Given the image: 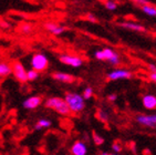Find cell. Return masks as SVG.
I'll list each match as a JSON object with an SVG mask.
<instances>
[{"instance_id": "cell-1", "label": "cell", "mask_w": 156, "mask_h": 155, "mask_svg": "<svg viewBox=\"0 0 156 155\" xmlns=\"http://www.w3.org/2000/svg\"><path fill=\"white\" fill-rule=\"evenodd\" d=\"M44 106L48 107V109H51V110H54L57 113L61 114V115L68 116L71 114V110H70L66 100L62 98H59V96H52V98L47 99L44 102Z\"/></svg>"}, {"instance_id": "cell-2", "label": "cell", "mask_w": 156, "mask_h": 155, "mask_svg": "<svg viewBox=\"0 0 156 155\" xmlns=\"http://www.w3.org/2000/svg\"><path fill=\"white\" fill-rule=\"evenodd\" d=\"M64 100L69 105L70 110L73 113H80L85 107V100L83 96L75 92H66Z\"/></svg>"}, {"instance_id": "cell-3", "label": "cell", "mask_w": 156, "mask_h": 155, "mask_svg": "<svg viewBox=\"0 0 156 155\" xmlns=\"http://www.w3.org/2000/svg\"><path fill=\"white\" fill-rule=\"evenodd\" d=\"M31 68L33 70H36L40 73L43 72L44 70H47V68L49 67V60L47 58V56L43 53H34L31 58Z\"/></svg>"}, {"instance_id": "cell-4", "label": "cell", "mask_w": 156, "mask_h": 155, "mask_svg": "<svg viewBox=\"0 0 156 155\" xmlns=\"http://www.w3.org/2000/svg\"><path fill=\"white\" fill-rule=\"evenodd\" d=\"M12 66V74L13 77L19 81V82H27L28 78H27V71H26V68L23 67V64L20 62V61H15V62L11 64Z\"/></svg>"}, {"instance_id": "cell-5", "label": "cell", "mask_w": 156, "mask_h": 155, "mask_svg": "<svg viewBox=\"0 0 156 155\" xmlns=\"http://www.w3.org/2000/svg\"><path fill=\"white\" fill-rule=\"evenodd\" d=\"M59 60L61 63L70 66L72 68H80L83 64V60L78 56H72V54H61Z\"/></svg>"}, {"instance_id": "cell-6", "label": "cell", "mask_w": 156, "mask_h": 155, "mask_svg": "<svg viewBox=\"0 0 156 155\" xmlns=\"http://www.w3.org/2000/svg\"><path fill=\"white\" fill-rule=\"evenodd\" d=\"M136 122L142 126L150 128H156V114H140L136 116Z\"/></svg>"}, {"instance_id": "cell-7", "label": "cell", "mask_w": 156, "mask_h": 155, "mask_svg": "<svg viewBox=\"0 0 156 155\" xmlns=\"http://www.w3.org/2000/svg\"><path fill=\"white\" fill-rule=\"evenodd\" d=\"M133 77L132 72L125 69H116L114 71H111L108 73V79L112 81H117V80H125V79H131Z\"/></svg>"}, {"instance_id": "cell-8", "label": "cell", "mask_w": 156, "mask_h": 155, "mask_svg": "<svg viewBox=\"0 0 156 155\" xmlns=\"http://www.w3.org/2000/svg\"><path fill=\"white\" fill-rule=\"evenodd\" d=\"M115 54H116V52H114L112 49L105 48V49H102V50L95 51L94 57L98 60H100V61H108V62H110V60L114 57Z\"/></svg>"}, {"instance_id": "cell-9", "label": "cell", "mask_w": 156, "mask_h": 155, "mask_svg": "<svg viewBox=\"0 0 156 155\" xmlns=\"http://www.w3.org/2000/svg\"><path fill=\"white\" fill-rule=\"evenodd\" d=\"M42 103V98L39 96H34L28 98L27 100H24L23 103H22V106L27 110H34L37 107L41 105Z\"/></svg>"}, {"instance_id": "cell-10", "label": "cell", "mask_w": 156, "mask_h": 155, "mask_svg": "<svg viewBox=\"0 0 156 155\" xmlns=\"http://www.w3.org/2000/svg\"><path fill=\"white\" fill-rule=\"evenodd\" d=\"M71 154L72 155H87V144L82 141H75L71 146Z\"/></svg>"}, {"instance_id": "cell-11", "label": "cell", "mask_w": 156, "mask_h": 155, "mask_svg": "<svg viewBox=\"0 0 156 155\" xmlns=\"http://www.w3.org/2000/svg\"><path fill=\"white\" fill-rule=\"evenodd\" d=\"M43 27L47 31H49L50 33H52L53 36H60L62 34L64 31H66V28L60 26L58 23H54V22H45L43 24Z\"/></svg>"}, {"instance_id": "cell-12", "label": "cell", "mask_w": 156, "mask_h": 155, "mask_svg": "<svg viewBox=\"0 0 156 155\" xmlns=\"http://www.w3.org/2000/svg\"><path fill=\"white\" fill-rule=\"evenodd\" d=\"M52 78L55 81L62 82V83H73L75 81V78L69 73H64V72H53Z\"/></svg>"}, {"instance_id": "cell-13", "label": "cell", "mask_w": 156, "mask_h": 155, "mask_svg": "<svg viewBox=\"0 0 156 155\" xmlns=\"http://www.w3.org/2000/svg\"><path fill=\"white\" fill-rule=\"evenodd\" d=\"M143 106L147 110H155L156 109V96L155 94H145L142 98Z\"/></svg>"}, {"instance_id": "cell-14", "label": "cell", "mask_w": 156, "mask_h": 155, "mask_svg": "<svg viewBox=\"0 0 156 155\" xmlns=\"http://www.w3.org/2000/svg\"><path fill=\"white\" fill-rule=\"evenodd\" d=\"M119 26L125 29L133 30V31H138V32H144L145 28L142 24L137 23V22H131V21H125V22H120Z\"/></svg>"}, {"instance_id": "cell-15", "label": "cell", "mask_w": 156, "mask_h": 155, "mask_svg": "<svg viewBox=\"0 0 156 155\" xmlns=\"http://www.w3.org/2000/svg\"><path fill=\"white\" fill-rule=\"evenodd\" d=\"M12 73V66L7 62H0V78H6Z\"/></svg>"}, {"instance_id": "cell-16", "label": "cell", "mask_w": 156, "mask_h": 155, "mask_svg": "<svg viewBox=\"0 0 156 155\" xmlns=\"http://www.w3.org/2000/svg\"><path fill=\"white\" fill-rule=\"evenodd\" d=\"M141 9L145 15L150 16V17H156V7L151 6L150 3L148 5H144V6H141Z\"/></svg>"}, {"instance_id": "cell-17", "label": "cell", "mask_w": 156, "mask_h": 155, "mask_svg": "<svg viewBox=\"0 0 156 155\" xmlns=\"http://www.w3.org/2000/svg\"><path fill=\"white\" fill-rule=\"evenodd\" d=\"M51 121L50 120H47V119H41V120H39L38 122L36 123V125H34V128L36 130H43V128H50L51 126Z\"/></svg>"}, {"instance_id": "cell-18", "label": "cell", "mask_w": 156, "mask_h": 155, "mask_svg": "<svg viewBox=\"0 0 156 155\" xmlns=\"http://www.w3.org/2000/svg\"><path fill=\"white\" fill-rule=\"evenodd\" d=\"M27 78H28V81H36L38 78H39V72L36 71V70H28L27 71Z\"/></svg>"}, {"instance_id": "cell-19", "label": "cell", "mask_w": 156, "mask_h": 155, "mask_svg": "<svg viewBox=\"0 0 156 155\" xmlns=\"http://www.w3.org/2000/svg\"><path fill=\"white\" fill-rule=\"evenodd\" d=\"M32 30H33V27L30 23H22L20 26V31L23 33V34H30V33L32 32Z\"/></svg>"}, {"instance_id": "cell-20", "label": "cell", "mask_w": 156, "mask_h": 155, "mask_svg": "<svg viewBox=\"0 0 156 155\" xmlns=\"http://www.w3.org/2000/svg\"><path fill=\"white\" fill-rule=\"evenodd\" d=\"M104 6L108 10H111V11H113V10H115L117 8V3L115 2L114 0H105Z\"/></svg>"}, {"instance_id": "cell-21", "label": "cell", "mask_w": 156, "mask_h": 155, "mask_svg": "<svg viewBox=\"0 0 156 155\" xmlns=\"http://www.w3.org/2000/svg\"><path fill=\"white\" fill-rule=\"evenodd\" d=\"M92 139H93V142L95 143V145H102L104 143V139L102 136H100L96 132L92 133Z\"/></svg>"}, {"instance_id": "cell-22", "label": "cell", "mask_w": 156, "mask_h": 155, "mask_svg": "<svg viewBox=\"0 0 156 155\" xmlns=\"http://www.w3.org/2000/svg\"><path fill=\"white\" fill-rule=\"evenodd\" d=\"M82 96H83L84 100H89V99H91L92 96H93V89H92V88H90V87L85 88Z\"/></svg>"}, {"instance_id": "cell-23", "label": "cell", "mask_w": 156, "mask_h": 155, "mask_svg": "<svg viewBox=\"0 0 156 155\" xmlns=\"http://www.w3.org/2000/svg\"><path fill=\"white\" fill-rule=\"evenodd\" d=\"M112 150H113L115 153H117V154H119L120 152H122V150H123V146H122V144H121L120 141H115L114 143L112 144Z\"/></svg>"}, {"instance_id": "cell-24", "label": "cell", "mask_w": 156, "mask_h": 155, "mask_svg": "<svg viewBox=\"0 0 156 155\" xmlns=\"http://www.w3.org/2000/svg\"><path fill=\"white\" fill-rule=\"evenodd\" d=\"M98 119L100 120V121H102V122H106L108 121V114H106V112H104L103 110H99L98 111Z\"/></svg>"}, {"instance_id": "cell-25", "label": "cell", "mask_w": 156, "mask_h": 155, "mask_svg": "<svg viewBox=\"0 0 156 155\" xmlns=\"http://www.w3.org/2000/svg\"><path fill=\"white\" fill-rule=\"evenodd\" d=\"M131 1L137 3L138 6H144V5H148V3H150L148 0H131Z\"/></svg>"}, {"instance_id": "cell-26", "label": "cell", "mask_w": 156, "mask_h": 155, "mask_svg": "<svg viewBox=\"0 0 156 155\" xmlns=\"http://www.w3.org/2000/svg\"><path fill=\"white\" fill-rule=\"evenodd\" d=\"M87 19L89 21H91V22H98V19L95 18V16H94V15H91V13H87Z\"/></svg>"}, {"instance_id": "cell-27", "label": "cell", "mask_w": 156, "mask_h": 155, "mask_svg": "<svg viewBox=\"0 0 156 155\" xmlns=\"http://www.w3.org/2000/svg\"><path fill=\"white\" fill-rule=\"evenodd\" d=\"M116 99H117L116 94H110V96H108V101H111V102L116 101Z\"/></svg>"}, {"instance_id": "cell-28", "label": "cell", "mask_w": 156, "mask_h": 155, "mask_svg": "<svg viewBox=\"0 0 156 155\" xmlns=\"http://www.w3.org/2000/svg\"><path fill=\"white\" fill-rule=\"evenodd\" d=\"M147 68H148V70L151 71V73H154V72H156V66H155V64H148V66H147Z\"/></svg>"}, {"instance_id": "cell-29", "label": "cell", "mask_w": 156, "mask_h": 155, "mask_svg": "<svg viewBox=\"0 0 156 155\" xmlns=\"http://www.w3.org/2000/svg\"><path fill=\"white\" fill-rule=\"evenodd\" d=\"M0 26H1L2 28H5V29L10 27V24L8 23V22H5V21H0Z\"/></svg>"}, {"instance_id": "cell-30", "label": "cell", "mask_w": 156, "mask_h": 155, "mask_svg": "<svg viewBox=\"0 0 156 155\" xmlns=\"http://www.w3.org/2000/svg\"><path fill=\"white\" fill-rule=\"evenodd\" d=\"M150 79L153 81L154 83H156V72H154V73H151V74H150Z\"/></svg>"}, {"instance_id": "cell-31", "label": "cell", "mask_w": 156, "mask_h": 155, "mask_svg": "<svg viewBox=\"0 0 156 155\" xmlns=\"http://www.w3.org/2000/svg\"><path fill=\"white\" fill-rule=\"evenodd\" d=\"M108 154H110V153H108V152H103L101 155H108Z\"/></svg>"}, {"instance_id": "cell-32", "label": "cell", "mask_w": 156, "mask_h": 155, "mask_svg": "<svg viewBox=\"0 0 156 155\" xmlns=\"http://www.w3.org/2000/svg\"><path fill=\"white\" fill-rule=\"evenodd\" d=\"M108 155H120V154H108Z\"/></svg>"}, {"instance_id": "cell-33", "label": "cell", "mask_w": 156, "mask_h": 155, "mask_svg": "<svg viewBox=\"0 0 156 155\" xmlns=\"http://www.w3.org/2000/svg\"><path fill=\"white\" fill-rule=\"evenodd\" d=\"M52 1H54V0H52Z\"/></svg>"}]
</instances>
